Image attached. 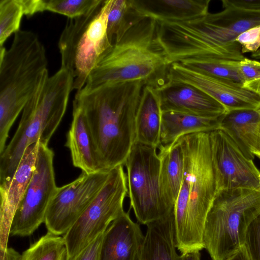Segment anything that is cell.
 Returning <instances> with one entry per match:
<instances>
[{
    "label": "cell",
    "instance_id": "cell-1",
    "mask_svg": "<svg viewBox=\"0 0 260 260\" xmlns=\"http://www.w3.org/2000/svg\"><path fill=\"white\" fill-rule=\"evenodd\" d=\"M223 10L183 21H166L165 41L177 60L214 59L240 61L245 57L235 41L260 25V0H222Z\"/></svg>",
    "mask_w": 260,
    "mask_h": 260
},
{
    "label": "cell",
    "instance_id": "cell-2",
    "mask_svg": "<svg viewBox=\"0 0 260 260\" xmlns=\"http://www.w3.org/2000/svg\"><path fill=\"white\" fill-rule=\"evenodd\" d=\"M140 81L109 84L77 91L101 170L124 165L136 142V119L143 88Z\"/></svg>",
    "mask_w": 260,
    "mask_h": 260
},
{
    "label": "cell",
    "instance_id": "cell-3",
    "mask_svg": "<svg viewBox=\"0 0 260 260\" xmlns=\"http://www.w3.org/2000/svg\"><path fill=\"white\" fill-rule=\"evenodd\" d=\"M178 139L184 169L174 208V223L177 248L185 254L204 248L205 222L219 184L209 132L187 134Z\"/></svg>",
    "mask_w": 260,
    "mask_h": 260
},
{
    "label": "cell",
    "instance_id": "cell-4",
    "mask_svg": "<svg viewBox=\"0 0 260 260\" xmlns=\"http://www.w3.org/2000/svg\"><path fill=\"white\" fill-rule=\"evenodd\" d=\"M170 66L156 21L138 17L103 53L82 88L140 81L160 89L168 82Z\"/></svg>",
    "mask_w": 260,
    "mask_h": 260
},
{
    "label": "cell",
    "instance_id": "cell-5",
    "mask_svg": "<svg viewBox=\"0 0 260 260\" xmlns=\"http://www.w3.org/2000/svg\"><path fill=\"white\" fill-rule=\"evenodd\" d=\"M45 48L30 30H19L10 47H0V154L20 113L48 74Z\"/></svg>",
    "mask_w": 260,
    "mask_h": 260
},
{
    "label": "cell",
    "instance_id": "cell-6",
    "mask_svg": "<svg viewBox=\"0 0 260 260\" xmlns=\"http://www.w3.org/2000/svg\"><path fill=\"white\" fill-rule=\"evenodd\" d=\"M72 85L70 73L62 68L44 77L24 107L13 138L0 154V184L13 177L27 147L38 141L48 144L65 114Z\"/></svg>",
    "mask_w": 260,
    "mask_h": 260
},
{
    "label": "cell",
    "instance_id": "cell-7",
    "mask_svg": "<svg viewBox=\"0 0 260 260\" xmlns=\"http://www.w3.org/2000/svg\"><path fill=\"white\" fill-rule=\"evenodd\" d=\"M260 215V189L219 190L208 213L204 248L212 260H227L245 244L248 229Z\"/></svg>",
    "mask_w": 260,
    "mask_h": 260
},
{
    "label": "cell",
    "instance_id": "cell-8",
    "mask_svg": "<svg viewBox=\"0 0 260 260\" xmlns=\"http://www.w3.org/2000/svg\"><path fill=\"white\" fill-rule=\"evenodd\" d=\"M112 0H101L86 14L69 18L59 39L60 68L73 79L72 90L81 89L103 53L111 46L107 34Z\"/></svg>",
    "mask_w": 260,
    "mask_h": 260
},
{
    "label": "cell",
    "instance_id": "cell-9",
    "mask_svg": "<svg viewBox=\"0 0 260 260\" xmlns=\"http://www.w3.org/2000/svg\"><path fill=\"white\" fill-rule=\"evenodd\" d=\"M127 193L126 173L123 165H120L110 170L99 192L63 236L67 249V260L75 258L125 212L123 203Z\"/></svg>",
    "mask_w": 260,
    "mask_h": 260
},
{
    "label": "cell",
    "instance_id": "cell-10",
    "mask_svg": "<svg viewBox=\"0 0 260 260\" xmlns=\"http://www.w3.org/2000/svg\"><path fill=\"white\" fill-rule=\"evenodd\" d=\"M157 149L135 142L124 164L130 208L137 221L144 225L171 214L160 194V160Z\"/></svg>",
    "mask_w": 260,
    "mask_h": 260
},
{
    "label": "cell",
    "instance_id": "cell-11",
    "mask_svg": "<svg viewBox=\"0 0 260 260\" xmlns=\"http://www.w3.org/2000/svg\"><path fill=\"white\" fill-rule=\"evenodd\" d=\"M54 152L40 143L35 169L13 219L10 235L26 237L44 222L49 203L57 188L53 167Z\"/></svg>",
    "mask_w": 260,
    "mask_h": 260
},
{
    "label": "cell",
    "instance_id": "cell-12",
    "mask_svg": "<svg viewBox=\"0 0 260 260\" xmlns=\"http://www.w3.org/2000/svg\"><path fill=\"white\" fill-rule=\"evenodd\" d=\"M110 172H82L72 182L58 187L45 214L44 223L48 232L66 234L102 189Z\"/></svg>",
    "mask_w": 260,
    "mask_h": 260
},
{
    "label": "cell",
    "instance_id": "cell-13",
    "mask_svg": "<svg viewBox=\"0 0 260 260\" xmlns=\"http://www.w3.org/2000/svg\"><path fill=\"white\" fill-rule=\"evenodd\" d=\"M212 153L219 176V190L260 189V171L224 130L209 132Z\"/></svg>",
    "mask_w": 260,
    "mask_h": 260
},
{
    "label": "cell",
    "instance_id": "cell-14",
    "mask_svg": "<svg viewBox=\"0 0 260 260\" xmlns=\"http://www.w3.org/2000/svg\"><path fill=\"white\" fill-rule=\"evenodd\" d=\"M168 82L183 83L204 91L222 104L228 112L242 109H260V95L241 84L215 77L183 66L172 63Z\"/></svg>",
    "mask_w": 260,
    "mask_h": 260
},
{
    "label": "cell",
    "instance_id": "cell-15",
    "mask_svg": "<svg viewBox=\"0 0 260 260\" xmlns=\"http://www.w3.org/2000/svg\"><path fill=\"white\" fill-rule=\"evenodd\" d=\"M40 143L26 148L13 177L0 184V251L8 247L11 225L33 175Z\"/></svg>",
    "mask_w": 260,
    "mask_h": 260
},
{
    "label": "cell",
    "instance_id": "cell-16",
    "mask_svg": "<svg viewBox=\"0 0 260 260\" xmlns=\"http://www.w3.org/2000/svg\"><path fill=\"white\" fill-rule=\"evenodd\" d=\"M144 240L139 224L124 212L104 232L99 260H141Z\"/></svg>",
    "mask_w": 260,
    "mask_h": 260
},
{
    "label": "cell",
    "instance_id": "cell-17",
    "mask_svg": "<svg viewBox=\"0 0 260 260\" xmlns=\"http://www.w3.org/2000/svg\"><path fill=\"white\" fill-rule=\"evenodd\" d=\"M158 90L162 111H174L209 117H219L228 112L218 101L189 85L167 82Z\"/></svg>",
    "mask_w": 260,
    "mask_h": 260
},
{
    "label": "cell",
    "instance_id": "cell-18",
    "mask_svg": "<svg viewBox=\"0 0 260 260\" xmlns=\"http://www.w3.org/2000/svg\"><path fill=\"white\" fill-rule=\"evenodd\" d=\"M73 119L65 144L73 165L87 173L102 171L85 115L76 103L73 102Z\"/></svg>",
    "mask_w": 260,
    "mask_h": 260
},
{
    "label": "cell",
    "instance_id": "cell-19",
    "mask_svg": "<svg viewBox=\"0 0 260 260\" xmlns=\"http://www.w3.org/2000/svg\"><path fill=\"white\" fill-rule=\"evenodd\" d=\"M160 160L159 185L161 200L169 214L174 213L181 186L184 155L179 139L171 144L158 147Z\"/></svg>",
    "mask_w": 260,
    "mask_h": 260
},
{
    "label": "cell",
    "instance_id": "cell-20",
    "mask_svg": "<svg viewBox=\"0 0 260 260\" xmlns=\"http://www.w3.org/2000/svg\"><path fill=\"white\" fill-rule=\"evenodd\" d=\"M135 14L155 20L183 21L207 14L210 0H130Z\"/></svg>",
    "mask_w": 260,
    "mask_h": 260
},
{
    "label": "cell",
    "instance_id": "cell-21",
    "mask_svg": "<svg viewBox=\"0 0 260 260\" xmlns=\"http://www.w3.org/2000/svg\"><path fill=\"white\" fill-rule=\"evenodd\" d=\"M162 110L158 89L143 88L136 119V142L156 147L160 145Z\"/></svg>",
    "mask_w": 260,
    "mask_h": 260
},
{
    "label": "cell",
    "instance_id": "cell-22",
    "mask_svg": "<svg viewBox=\"0 0 260 260\" xmlns=\"http://www.w3.org/2000/svg\"><path fill=\"white\" fill-rule=\"evenodd\" d=\"M223 116L209 117L174 111H162L160 144H171L183 135L219 129Z\"/></svg>",
    "mask_w": 260,
    "mask_h": 260
},
{
    "label": "cell",
    "instance_id": "cell-23",
    "mask_svg": "<svg viewBox=\"0 0 260 260\" xmlns=\"http://www.w3.org/2000/svg\"><path fill=\"white\" fill-rule=\"evenodd\" d=\"M146 225L141 260H179L174 213Z\"/></svg>",
    "mask_w": 260,
    "mask_h": 260
},
{
    "label": "cell",
    "instance_id": "cell-24",
    "mask_svg": "<svg viewBox=\"0 0 260 260\" xmlns=\"http://www.w3.org/2000/svg\"><path fill=\"white\" fill-rule=\"evenodd\" d=\"M220 128L237 143L243 153L253 160L250 148L260 134V109H242L229 111L223 115Z\"/></svg>",
    "mask_w": 260,
    "mask_h": 260
},
{
    "label": "cell",
    "instance_id": "cell-25",
    "mask_svg": "<svg viewBox=\"0 0 260 260\" xmlns=\"http://www.w3.org/2000/svg\"><path fill=\"white\" fill-rule=\"evenodd\" d=\"M101 0H21L24 15L49 11L74 18L84 15L96 6Z\"/></svg>",
    "mask_w": 260,
    "mask_h": 260
},
{
    "label": "cell",
    "instance_id": "cell-26",
    "mask_svg": "<svg viewBox=\"0 0 260 260\" xmlns=\"http://www.w3.org/2000/svg\"><path fill=\"white\" fill-rule=\"evenodd\" d=\"M63 236L47 232L22 253L21 260H67Z\"/></svg>",
    "mask_w": 260,
    "mask_h": 260
},
{
    "label": "cell",
    "instance_id": "cell-27",
    "mask_svg": "<svg viewBox=\"0 0 260 260\" xmlns=\"http://www.w3.org/2000/svg\"><path fill=\"white\" fill-rule=\"evenodd\" d=\"M239 62L213 59H188L178 63L210 76L229 80L242 86V79L239 72Z\"/></svg>",
    "mask_w": 260,
    "mask_h": 260
},
{
    "label": "cell",
    "instance_id": "cell-28",
    "mask_svg": "<svg viewBox=\"0 0 260 260\" xmlns=\"http://www.w3.org/2000/svg\"><path fill=\"white\" fill-rule=\"evenodd\" d=\"M137 17L130 0H112L107 24L108 37L111 44L122 36Z\"/></svg>",
    "mask_w": 260,
    "mask_h": 260
},
{
    "label": "cell",
    "instance_id": "cell-29",
    "mask_svg": "<svg viewBox=\"0 0 260 260\" xmlns=\"http://www.w3.org/2000/svg\"><path fill=\"white\" fill-rule=\"evenodd\" d=\"M24 15L21 0H0V47L20 29Z\"/></svg>",
    "mask_w": 260,
    "mask_h": 260
},
{
    "label": "cell",
    "instance_id": "cell-30",
    "mask_svg": "<svg viewBox=\"0 0 260 260\" xmlns=\"http://www.w3.org/2000/svg\"><path fill=\"white\" fill-rule=\"evenodd\" d=\"M242 87L260 95V62L245 58L239 62Z\"/></svg>",
    "mask_w": 260,
    "mask_h": 260
},
{
    "label": "cell",
    "instance_id": "cell-31",
    "mask_svg": "<svg viewBox=\"0 0 260 260\" xmlns=\"http://www.w3.org/2000/svg\"><path fill=\"white\" fill-rule=\"evenodd\" d=\"M245 245L251 260H260V215L249 226Z\"/></svg>",
    "mask_w": 260,
    "mask_h": 260
},
{
    "label": "cell",
    "instance_id": "cell-32",
    "mask_svg": "<svg viewBox=\"0 0 260 260\" xmlns=\"http://www.w3.org/2000/svg\"><path fill=\"white\" fill-rule=\"evenodd\" d=\"M235 41L240 45L242 54L256 52L260 48V25L250 28L241 33Z\"/></svg>",
    "mask_w": 260,
    "mask_h": 260
},
{
    "label": "cell",
    "instance_id": "cell-33",
    "mask_svg": "<svg viewBox=\"0 0 260 260\" xmlns=\"http://www.w3.org/2000/svg\"><path fill=\"white\" fill-rule=\"evenodd\" d=\"M104 233L100 235L72 260H99Z\"/></svg>",
    "mask_w": 260,
    "mask_h": 260
},
{
    "label": "cell",
    "instance_id": "cell-34",
    "mask_svg": "<svg viewBox=\"0 0 260 260\" xmlns=\"http://www.w3.org/2000/svg\"><path fill=\"white\" fill-rule=\"evenodd\" d=\"M1 260H21L22 254L11 247H7L4 251H0Z\"/></svg>",
    "mask_w": 260,
    "mask_h": 260
},
{
    "label": "cell",
    "instance_id": "cell-35",
    "mask_svg": "<svg viewBox=\"0 0 260 260\" xmlns=\"http://www.w3.org/2000/svg\"><path fill=\"white\" fill-rule=\"evenodd\" d=\"M227 260H251V259L244 245Z\"/></svg>",
    "mask_w": 260,
    "mask_h": 260
},
{
    "label": "cell",
    "instance_id": "cell-36",
    "mask_svg": "<svg viewBox=\"0 0 260 260\" xmlns=\"http://www.w3.org/2000/svg\"><path fill=\"white\" fill-rule=\"evenodd\" d=\"M179 260H201V253L200 251H194L181 254Z\"/></svg>",
    "mask_w": 260,
    "mask_h": 260
},
{
    "label": "cell",
    "instance_id": "cell-37",
    "mask_svg": "<svg viewBox=\"0 0 260 260\" xmlns=\"http://www.w3.org/2000/svg\"><path fill=\"white\" fill-rule=\"evenodd\" d=\"M250 150L252 155L260 159V134L255 142L250 148Z\"/></svg>",
    "mask_w": 260,
    "mask_h": 260
},
{
    "label": "cell",
    "instance_id": "cell-38",
    "mask_svg": "<svg viewBox=\"0 0 260 260\" xmlns=\"http://www.w3.org/2000/svg\"><path fill=\"white\" fill-rule=\"evenodd\" d=\"M251 56L253 58L260 59V48L256 52L252 53Z\"/></svg>",
    "mask_w": 260,
    "mask_h": 260
},
{
    "label": "cell",
    "instance_id": "cell-39",
    "mask_svg": "<svg viewBox=\"0 0 260 260\" xmlns=\"http://www.w3.org/2000/svg\"><path fill=\"white\" fill-rule=\"evenodd\" d=\"M259 186H260V177H259Z\"/></svg>",
    "mask_w": 260,
    "mask_h": 260
}]
</instances>
